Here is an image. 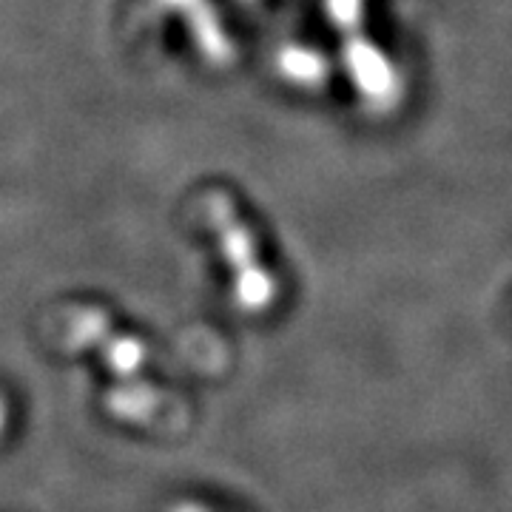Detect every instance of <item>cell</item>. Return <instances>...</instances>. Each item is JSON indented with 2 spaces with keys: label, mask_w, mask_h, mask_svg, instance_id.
Listing matches in <instances>:
<instances>
[{
  "label": "cell",
  "mask_w": 512,
  "mask_h": 512,
  "mask_svg": "<svg viewBox=\"0 0 512 512\" xmlns=\"http://www.w3.org/2000/svg\"><path fill=\"white\" fill-rule=\"evenodd\" d=\"M69 339L77 350L89 348L100 356L109 370L111 387L106 390V410L114 419L126 424H146L163 407V393L143 382L146 367V345L128 333H120L109 325L100 311H83L74 316Z\"/></svg>",
  "instance_id": "cell-1"
},
{
  "label": "cell",
  "mask_w": 512,
  "mask_h": 512,
  "mask_svg": "<svg viewBox=\"0 0 512 512\" xmlns=\"http://www.w3.org/2000/svg\"><path fill=\"white\" fill-rule=\"evenodd\" d=\"M220 225L222 245L225 254L231 259L234 271H237V296L239 302L248 311H262L271 299H274V285L271 276L262 271L259 259L254 251V237H248V231L242 228V222L237 220V214L231 211V205L220 202Z\"/></svg>",
  "instance_id": "cell-2"
},
{
  "label": "cell",
  "mask_w": 512,
  "mask_h": 512,
  "mask_svg": "<svg viewBox=\"0 0 512 512\" xmlns=\"http://www.w3.org/2000/svg\"><path fill=\"white\" fill-rule=\"evenodd\" d=\"M6 421H9V410H6V402H3V396H0V436L6 433Z\"/></svg>",
  "instance_id": "cell-3"
},
{
  "label": "cell",
  "mask_w": 512,
  "mask_h": 512,
  "mask_svg": "<svg viewBox=\"0 0 512 512\" xmlns=\"http://www.w3.org/2000/svg\"><path fill=\"white\" fill-rule=\"evenodd\" d=\"M171 512H208V510H202V507H194V504H183V507H174Z\"/></svg>",
  "instance_id": "cell-4"
}]
</instances>
